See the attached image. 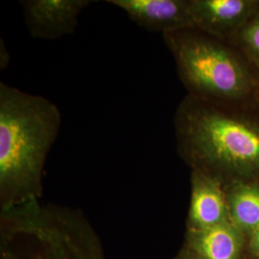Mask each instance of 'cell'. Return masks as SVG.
<instances>
[{"instance_id": "cell-1", "label": "cell", "mask_w": 259, "mask_h": 259, "mask_svg": "<svg viewBox=\"0 0 259 259\" xmlns=\"http://www.w3.org/2000/svg\"><path fill=\"white\" fill-rule=\"evenodd\" d=\"M177 148L188 165L232 182L259 183V105H224L191 95L174 116Z\"/></svg>"}, {"instance_id": "cell-2", "label": "cell", "mask_w": 259, "mask_h": 259, "mask_svg": "<svg viewBox=\"0 0 259 259\" xmlns=\"http://www.w3.org/2000/svg\"><path fill=\"white\" fill-rule=\"evenodd\" d=\"M62 123L44 96L0 83V192L4 207L36 200L47 156Z\"/></svg>"}, {"instance_id": "cell-3", "label": "cell", "mask_w": 259, "mask_h": 259, "mask_svg": "<svg viewBox=\"0 0 259 259\" xmlns=\"http://www.w3.org/2000/svg\"><path fill=\"white\" fill-rule=\"evenodd\" d=\"M162 37L188 95L224 105L255 101L258 74L236 47L195 28Z\"/></svg>"}, {"instance_id": "cell-4", "label": "cell", "mask_w": 259, "mask_h": 259, "mask_svg": "<svg viewBox=\"0 0 259 259\" xmlns=\"http://www.w3.org/2000/svg\"><path fill=\"white\" fill-rule=\"evenodd\" d=\"M259 0H190L193 28L232 45Z\"/></svg>"}, {"instance_id": "cell-5", "label": "cell", "mask_w": 259, "mask_h": 259, "mask_svg": "<svg viewBox=\"0 0 259 259\" xmlns=\"http://www.w3.org/2000/svg\"><path fill=\"white\" fill-rule=\"evenodd\" d=\"M91 0H24L20 1L24 21L31 37L56 39L71 35Z\"/></svg>"}, {"instance_id": "cell-6", "label": "cell", "mask_w": 259, "mask_h": 259, "mask_svg": "<svg viewBox=\"0 0 259 259\" xmlns=\"http://www.w3.org/2000/svg\"><path fill=\"white\" fill-rule=\"evenodd\" d=\"M132 21L162 35L193 28L190 0H109Z\"/></svg>"}, {"instance_id": "cell-7", "label": "cell", "mask_w": 259, "mask_h": 259, "mask_svg": "<svg viewBox=\"0 0 259 259\" xmlns=\"http://www.w3.org/2000/svg\"><path fill=\"white\" fill-rule=\"evenodd\" d=\"M229 221L224 184L216 177L193 169L188 229H205Z\"/></svg>"}, {"instance_id": "cell-8", "label": "cell", "mask_w": 259, "mask_h": 259, "mask_svg": "<svg viewBox=\"0 0 259 259\" xmlns=\"http://www.w3.org/2000/svg\"><path fill=\"white\" fill-rule=\"evenodd\" d=\"M189 250L204 259H243L248 238L232 223L205 229H188Z\"/></svg>"}, {"instance_id": "cell-9", "label": "cell", "mask_w": 259, "mask_h": 259, "mask_svg": "<svg viewBox=\"0 0 259 259\" xmlns=\"http://www.w3.org/2000/svg\"><path fill=\"white\" fill-rule=\"evenodd\" d=\"M224 186L230 222L249 238L259 228V183L232 182Z\"/></svg>"}, {"instance_id": "cell-10", "label": "cell", "mask_w": 259, "mask_h": 259, "mask_svg": "<svg viewBox=\"0 0 259 259\" xmlns=\"http://www.w3.org/2000/svg\"><path fill=\"white\" fill-rule=\"evenodd\" d=\"M232 46L245 56L259 75V6L241 29Z\"/></svg>"}, {"instance_id": "cell-11", "label": "cell", "mask_w": 259, "mask_h": 259, "mask_svg": "<svg viewBox=\"0 0 259 259\" xmlns=\"http://www.w3.org/2000/svg\"><path fill=\"white\" fill-rule=\"evenodd\" d=\"M247 250L252 257L259 259V228L248 238Z\"/></svg>"}, {"instance_id": "cell-12", "label": "cell", "mask_w": 259, "mask_h": 259, "mask_svg": "<svg viewBox=\"0 0 259 259\" xmlns=\"http://www.w3.org/2000/svg\"><path fill=\"white\" fill-rule=\"evenodd\" d=\"M180 259H204L203 257H201V256H199V255H197L196 253L194 252H192L191 250H189V251H187V252H185V254L181 257Z\"/></svg>"}, {"instance_id": "cell-13", "label": "cell", "mask_w": 259, "mask_h": 259, "mask_svg": "<svg viewBox=\"0 0 259 259\" xmlns=\"http://www.w3.org/2000/svg\"><path fill=\"white\" fill-rule=\"evenodd\" d=\"M255 102L259 105V75L258 82H257V88H256V93H255Z\"/></svg>"}]
</instances>
